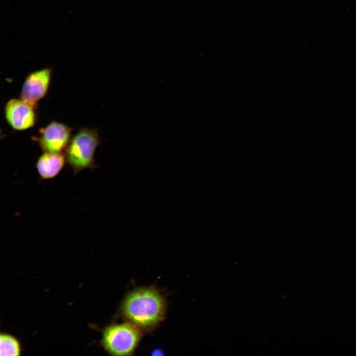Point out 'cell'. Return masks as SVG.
I'll list each match as a JSON object with an SVG mask.
<instances>
[{
	"label": "cell",
	"mask_w": 356,
	"mask_h": 356,
	"mask_svg": "<svg viewBox=\"0 0 356 356\" xmlns=\"http://www.w3.org/2000/svg\"><path fill=\"white\" fill-rule=\"evenodd\" d=\"M124 316L138 327H149L157 324L165 312V303L156 290L143 288L131 292L122 307Z\"/></svg>",
	"instance_id": "1"
},
{
	"label": "cell",
	"mask_w": 356,
	"mask_h": 356,
	"mask_svg": "<svg viewBox=\"0 0 356 356\" xmlns=\"http://www.w3.org/2000/svg\"><path fill=\"white\" fill-rule=\"evenodd\" d=\"M100 142L97 131L89 128L81 129L71 138L64 155L74 174L94 167V153Z\"/></svg>",
	"instance_id": "2"
},
{
	"label": "cell",
	"mask_w": 356,
	"mask_h": 356,
	"mask_svg": "<svg viewBox=\"0 0 356 356\" xmlns=\"http://www.w3.org/2000/svg\"><path fill=\"white\" fill-rule=\"evenodd\" d=\"M140 337L139 327L131 322L113 324L104 329L102 344L113 355H130L137 347Z\"/></svg>",
	"instance_id": "3"
},
{
	"label": "cell",
	"mask_w": 356,
	"mask_h": 356,
	"mask_svg": "<svg viewBox=\"0 0 356 356\" xmlns=\"http://www.w3.org/2000/svg\"><path fill=\"white\" fill-rule=\"evenodd\" d=\"M71 131L69 126L53 121L40 130L36 139L44 152H61L70 141Z\"/></svg>",
	"instance_id": "4"
},
{
	"label": "cell",
	"mask_w": 356,
	"mask_h": 356,
	"mask_svg": "<svg viewBox=\"0 0 356 356\" xmlns=\"http://www.w3.org/2000/svg\"><path fill=\"white\" fill-rule=\"evenodd\" d=\"M36 106L21 98L11 99L4 108L6 120L11 128L23 131L34 126L36 121Z\"/></svg>",
	"instance_id": "5"
},
{
	"label": "cell",
	"mask_w": 356,
	"mask_h": 356,
	"mask_svg": "<svg viewBox=\"0 0 356 356\" xmlns=\"http://www.w3.org/2000/svg\"><path fill=\"white\" fill-rule=\"evenodd\" d=\"M51 77V70L47 68L30 73L23 84L20 98L36 107L47 91Z\"/></svg>",
	"instance_id": "6"
},
{
	"label": "cell",
	"mask_w": 356,
	"mask_h": 356,
	"mask_svg": "<svg viewBox=\"0 0 356 356\" xmlns=\"http://www.w3.org/2000/svg\"><path fill=\"white\" fill-rule=\"evenodd\" d=\"M65 161V155L61 152H44L39 158L36 167L41 178L49 179L60 172Z\"/></svg>",
	"instance_id": "7"
},
{
	"label": "cell",
	"mask_w": 356,
	"mask_h": 356,
	"mask_svg": "<svg viewBox=\"0 0 356 356\" xmlns=\"http://www.w3.org/2000/svg\"><path fill=\"white\" fill-rule=\"evenodd\" d=\"M0 355L19 356L20 349L18 341L13 336L3 334L0 336Z\"/></svg>",
	"instance_id": "8"
}]
</instances>
